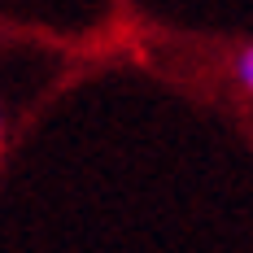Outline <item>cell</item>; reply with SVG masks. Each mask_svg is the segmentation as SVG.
<instances>
[{
  "instance_id": "obj_1",
  "label": "cell",
  "mask_w": 253,
  "mask_h": 253,
  "mask_svg": "<svg viewBox=\"0 0 253 253\" xmlns=\"http://www.w3.org/2000/svg\"><path fill=\"white\" fill-rule=\"evenodd\" d=\"M227 70H231V79L253 96V44H240V48L231 52V66H227Z\"/></svg>"
},
{
  "instance_id": "obj_2",
  "label": "cell",
  "mask_w": 253,
  "mask_h": 253,
  "mask_svg": "<svg viewBox=\"0 0 253 253\" xmlns=\"http://www.w3.org/2000/svg\"><path fill=\"white\" fill-rule=\"evenodd\" d=\"M0 144H4V114H0Z\"/></svg>"
}]
</instances>
